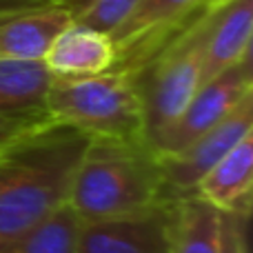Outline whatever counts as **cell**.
Wrapping results in <instances>:
<instances>
[{
  "label": "cell",
  "mask_w": 253,
  "mask_h": 253,
  "mask_svg": "<svg viewBox=\"0 0 253 253\" xmlns=\"http://www.w3.org/2000/svg\"><path fill=\"white\" fill-rule=\"evenodd\" d=\"M251 213H222V251L220 253H249L247 229Z\"/></svg>",
  "instance_id": "obj_18"
},
{
  "label": "cell",
  "mask_w": 253,
  "mask_h": 253,
  "mask_svg": "<svg viewBox=\"0 0 253 253\" xmlns=\"http://www.w3.org/2000/svg\"><path fill=\"white\" fill-rule=\"evenodd\" d=\"M251 36L253 0H233L215 13H209L202 51V83L215 78L249 56Z\"/></svg>",
  "instance_id": "obj_11"
},
{
  "label": "cell",
  "mask_w": 253,
  "mask_h": 253,
  "mask_svg": "<svg viewBox=\"0 0 253 253\" xmlns=\"http://www.w3.org/2000/svg\"><path fill=\"white\" fill-rule=\"evenodd\" d=\"M47 114H20V116H9L0 114V151L7 149L11 142H16L18 138L27 135L29 131L38 129L40 125L49 123Z\"/></svg>",
  "instance_id": "obj_17"
},
{
  "label": "cell",
  "mask_w": 253,
  "mask_h": 253,
  "mask_svg": "<svg viewBox=\"0 0 253 253\" xmlns=\"http://www.w3.org/2000/svg\"><path fill=\"white\" fill-rule=\"evenodd\" d=\"M233 0H200V7H198V16H207V13H215L218 9L231 4Z\"/></svg>",
  "instance_id": "obj_20"
},
{
  "label": "cell",
  "mask_w": 253,
  "mask_h": 253,
  "mask_svg": "<svg viewBox=\"0 0 253 253\" xmlns=\"http://www.w3.org/2000/svg\"><path fill=\"white\" fill-rule=\"evenodd\" d=\"M42 62L56 78H84L114 69L116 49L107 34L69 22L51 42Z\"/></svg>",
  "instance_id": "obj_10"
},
{
  "label": "cell",
  "mask_w": 253,
  "mask_h": 253,
  "mask_svg": "<svg viewBox=\"0 0 253 253\" xmlns=\"http://www.w3.org/2000/svg\"><path fill=\"white\" fill-rule=\"evenodd\" d=\"M140 0H65L71 22L91 27L102 34H114L120 25L135 11Z\"/></svg>",
  "instance_id": "obj_16"
},
{
  "label": "cell",
  "mask_w": 253,
  "mask_h": 253,
  "mask_svg": "<svg viewBox=\"0 0 253 253\" xmlns=\"http://www.w3.org/2000/svg\"><path fill=\"white\" fill-rule=\"evenodd\" d=\"M65 0H0V11L11 9H27V7H42V4H60Z\"/></svg>",
  "instance_id": "obj_19"
},
{
  "label": "cell",
  "mask_w": 253,
  "mask_h": 253,
  "mask_svg": "<svg viewBox=\"0 0 253 253\" xmlns=\"http://www.w3.org/2000/svg\"><path fill=\"white\" fill-rule=\"evenodd\" d=\"M87 142V133L49 120L0 151V245L69 202Z\"/></svg>",
  "instance_id": "obj_1"
},
{
  "label": "cell",
  "mask_w": 253,
  "mask_h": 253,
  "mask_svg": "<svg viewBox=\"0 0 253 253\" xmlns=\"http://www.w3.org/2000/svg\"><path fill=\"white\" fill-rule=\"evenodd\" d=\"M53 78L42 60H0V114H47Z\"/></svg>",
  "instance_id": "obj_13"
},
{
  "label": "cell",
  "mask_w": 253,
  "mask_h": 253,
  "mask_svg": "<svg viewBox=\"0 0 253 253\" xmlns=\"http://www.w3.org/2000/svg\"><path fill=\"white\" fill-rule=\"evenodd\" d=\"M253 133V91L215 126L198 135L180 153L160 158L165 193L169 200H180L196 191L200 178L242 138Z\"/></svg>",
  "instance_id": "obj_8"
},
{
  "label": "cell",
  "mask_w": 253,
  "mask_h": 253,
  "mask_svg": "<svg viewBox=\"0 0 253 253\" xmlns=\"http://www.w3.org/2000/svg\"><path fill=\"white\" fill-rule=\"evenodd\" d=\"M253 91V60L251 53L238 65L198 87L184 111L151 142L158 158H169L180 153L198 135L209 131L224 120L245 96Z\"/></svg>",
  "instance_id": "obj_5"
},
{
  "label": "cell",
  "mask_w": 253,
  "mask_h": 253,
  "mask_svg": "<svg viewBox=\"0 0 253 253\" xmlns=\"http://www.w3.org/2000/svg\"><path fill=\"white\" fill-rule=\"evenodd\" d=\"M162 200L169 198L160 158L147 138H89L69 193L84 222L129 215Z\"/></svg>",
  "instance_id": "obj_2"
},
{
  "label": "cell",
  "mask_w": 253,
  "mask_h": 253,
  "mask_svg": "<svg viewBox=\"0 0 253 253\" xmlns=\"http://www.w3.org/2000/svg\"><path fill=\"white\" fill-rule=\"evenodd\" d=\"M44 111L53 123L74 126L89 138H144L135 71L109 69L84 78H53Z\"/></svg>",
  "instance_id": "obj_3"
},
{
  "label": "cell",
  "mask_w": 253,
  "mask_h": 253,
  "mask_svg": "<svg viewBox=\"0 0 253 253\" xmlns=\"http://www.w3.org/2000/svg\"><path fill=\"white\" fill-rule=\"evenodd\" d=\"M207 16H198L173 36L138 71L144 138L151 144L180 114L202 84Z\"/></svg>",
  "instance_id": "obj_4"
},
{
  "label": "cell",
  "mask_w": 253,
  "mask_h": 253,
  "mask_svg": "<svg viewBox=\"0 0 253 253\" xmlns=\"http://www.w3.org/2000/svg\"><path fill=\"white\" fill-rule=\"evenodd\" d=\"M69 22L62 4L0 11V60H42Z\"/></svg>",
  "instance_id": "obj_9"
},
{
  "label": "cell",
  "mask_w": 253,
  "mask_h": 253,
  "mask_svg": "<svg viewBox=\"0 0 253 253\" xmlns=\"http://www.w3.org/2000/svg\"><path fill=\"white\" fill-rule=\"evenodd\" d=\"M253 133L229 149L196 184V196L222 213H251Z\"/></svg>",
  "instance_id": "obj_12"
},
{
  "label": "cell",
  "mask_w": 253,
  "mask_h": 253,
  "mask_svg": "<svg viewBox=\"0 0 253 253\" xmlns=\"http://www.w3.org/2000/svg\"><path fill=\"white\" fill-rule=\"evenodd\" d=\"M175 200L107 220H83L76 253H171Z\"/></svg>",
  "instance_id": "obj_6"
},
{
  "label": "cell",
  "mask_w": 253,
  "mask_h": 253,
  "mask_svg": "<svg viewBox=\"0 0 253 253\" xmlns=\"http://www.w3.org/2000/svg\"><path fill=\"white\" fill-rule=\"evenodd\" d=\"M220 251H222V211L211 207L196 193L175 200L171 253Z\"/></svg>",
  "instance_id": "obj_14"
},
{
  "label": "cell",
  "mask_w": 253,
  "mask_h": 253,
  "mask_svg": "<svg viewBox=\"0 0 253 253\" xmlns=\"http://www.w3.org/2000/svg\"><path fill=\"white\" fill-rule=\"evenodd\" d=\"M200 0H140L135 11L109 34L116 49L114 69L138 74L178 31L198 18Z\"/></svg>",
  "instance_id": "obj_7"
},
{
  "label": "cell",
  "mask_w": 253,
  "mask_h": 253,
  "mask_svg": "<svg viewBox=\"0 0 253 253\" xmlns=\"http://www.w3.org/2000/svg\"><path fill=\"white\" fill-rule=\"evenodd\" d=\"M83 218L67 202L18 238L0 245V253H76Z\"/></svg>",
  "instance_id": "obj_15"
}]
</instances>
